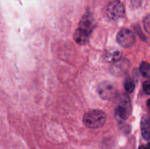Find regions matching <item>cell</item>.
Instances as JSON below:
<instances>
[{"label": "cell", "instance_id": "cell-6", "mask_svg": "<svg viewBox=\"0 0 150 149\" xmlns=\"http://www.w3.org/2000/svg\"><path fill=\"white\" fill-rule=\"evenodd\" d=\"M79 28L81 30L87 32L89 34H91L94 28V20L92 15L86 13L82 17L80 23H79Z\"/></svg>", "mask_w": 150, "mask_h": 149}, {"label": "cell", "instance_id": "cell-14", "mask_svg": "<svg viewBox=\"0 0 150 149\" xmlns=\"http://www.w3.org/2000/svg\"><path fill=\"white\" fill-rule=\"evenodd\" d=\"M130 1L133 6H139L141 4L142 0H130Z\"/></svg>", "mask_w": 150, "mask_h": 149}, {"label": "cell", "instance_id": "cell-4", "mask_svg": "<svg viewBox=\"0 0 150 149\" xmlns=\"http://www.w3.org/2000/svg\"><path fill=\"white\" fill-rule=\"evenodd\" d=\"M117 40L120 45L125 48H128L136 42V37L132 31L123 29L117 34Z\"/></svg>", "mask_w": 150, "mask_h": 149}, {"label": "cell", "instance_id": "cell-7", "mask_svg": "<svg viewBox=\"0 0 150 149\" xmlns=\"http://www.w3.org/2000/svg\"><path fill=\"white\" fill-rule=\"evenodd\" d=\"M121 51L117 48H110L108 51H106L104 55V58L105 61L108 62H117L121 59Z\"/></svg>", "mask_w": 150, "mask_h": 149}, {"label": "cell", "instance_id": "cell-10", "mask_svg": "<svg viewBox=\"0 0 150 149\" xmlns=\"http://www.w3.org/2000/svg\"><path fill=\"white\" fill-rule=\"evenodd\" d=\"M140 72L145 77H150V64L147 62H142L140 65Z\"/></svg>", "mask_w": 150, "mask_h": 149}, {"label": "cell", "instance_id": "cell-1", "mask_svg": "<svg viewBox=\"0 0 150 149\" xmlns=\"http://www.w3.org/2000/svg\"><path fill=\"white\" fill-rule=\"evenodd\" d=\"M106 121L105 112L99 110H93L85 113L83 115V124L88 128L97 129L103 127Z\"/></svg>", "mask_w": 150, "mask_h": 149}, {"label": "cell", "instance_id": "cell-9", "mask_svg": "<svg viewBox=\"0 0 150 149\" xmlns=\"http://www.w3.org/2000/svg\"><path fill=\"white\" fill-rule=\"evenodd\" d=\"M142 134L145 140H150V121L147 116H144L141 123Z\"/></svg>", "mask_w": 150, "mask_h": 149}, {"label": "cell", "instance_id": "cell-11", "mask_svg": "<svg viewBox=\"0 0 150 149\" xmlns=\"http://www.w3.org/2000/svg\"><path fill=\"white\" fill-rule=\"evenodd\" d=\"M124 86L125 90L128 93H132L135 89V83L133 80L130 77H127L125 79L124 83Z\"/></svg>", "mask_w": 150, "mask_h": 149}, {"label": "cell", "instance_id": "cell-3", "mask_svg": "<svg viewBox=\"0 0 150 149\" xmlns=\"http://www.w3.org/2000/svg\"><path fill=\"white\" fill-rule=\"evenodd\" d=\"M131 112V105H130L129 97L124 95L120 98L119 104L116 108V115L121 120H126L130 115Z\"/></svg>", "mask_w": 150, "mask_h": 149}, {"label": "cell", "instance_id": "cell-16", "mask_svg": "<svg viewBox=\"0 0 150 149\" xmlns=\"http://www.w3.org/2000/svg\"><path fill=\"white\" fill-rule=\"evenodd\" d=\"M146 105H147V108L150 110V99H148L147 102H146Z\"/></svg>", "mask_w": 150, "mask_h": 149}, {"label": "cell", "instance_id": "cell-12", "mask_svg": "<svg viewBox=\"0 0 150 149\" xmlns=\"http://www.w3.org/2000/svg\"><path fill=\"white\" fill-rule=\"evenodd\" d=\"M143 89L144 91L146 93V94L150 95V80H146L144 83L143 84Z\"/></svg>", "mask_w": 150, "mask_h": 149}, {"label": "cell", "instance_id": "cell-2", "mask_svg": "<svg viewBox=\"0 0 150 149\" xmlns=\"http://www.w3.org/2000/svg\"><path fill=\"white\" fill-rule=\"evenodd\" d=\"M106 13L108 17L112 20H119L125 15L124 5L120 0H114L107 6Z\"/></svg>", "mask_w": 150, "mask_h": 149}, {"label": "cell", "instance_id": "cell-13", "mask_svg": "<svg viewBox=\"0 0 150 149\" xmlns=\"http://www.w3.org/2000/svg\"><path fill=\"white\" fill-rule=\"evenodd\" d=\"M145 26H146V29L150 32V16L148 17L146 19V20H145Z\"/></svg>", "mask_w": 150, "mask_h": 149}, {"label": "cell", "instance_id": "cell-5", "mask_svg": "<svg viewBox=\"0 0 150 149\" xmlns=\"http://www.w3.org/2000/svg\"><path fill=\"white\" fill-rule=\"evenodd\" d=\"M98 94L103 99H111L116 96L115 87L112 83L108 81L102 82L98 87Z\"/></svg>", "mask_w": 150, "mask_h": 149}, {"label": "cell", "instance_id": "cell-8", "mask_svg": "<svg viewBox=\"0 0 150 149\" xmlns=\"http://www.w3.org/2000/svg\"><path fill=\"white\" fill-rule=\"evenodd\" d=\"M90 34H88L87 32L81 30L79 28H78L77 30L75 32L74 34V39L78 44L79 45H85L89 40V38Z\"/></svg>", "mask_w": 150, "mask_h": 149}, {"label": "cell", "instance_id": "cell-15", "mask_svg": "<svg viewBox=\"0 0 150 149\" xmlns=\"http://www.w3.org/2000/svg\"><path fill=\"white\" fill-rule=\"evenodd\" d=\"M139 149H149V148H148L147 146L146 147V146H144V145H142L139 148Z\"/></svg>", "mask_w": 150, "mask_h": 149}]
</instances>
